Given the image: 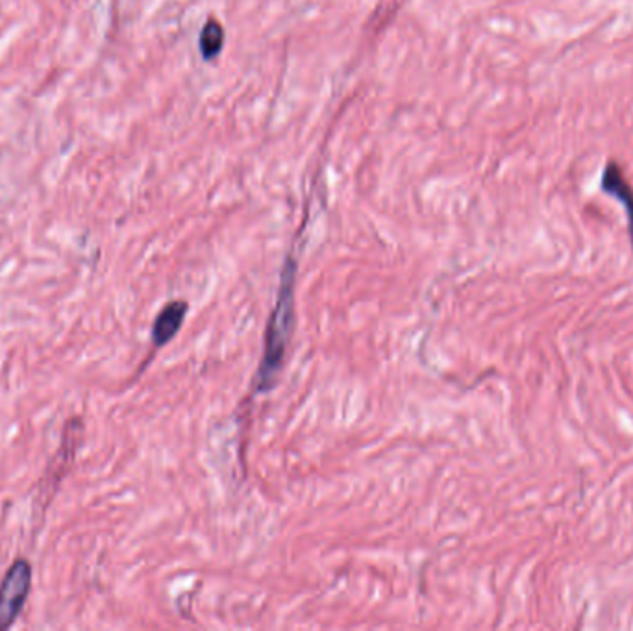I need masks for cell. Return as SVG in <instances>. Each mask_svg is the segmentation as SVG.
<instances>
[{
  "label": "cell",
  "mask_w": 633,
  "mask_h": 631,
  "mask_svg": "<svg viewBox=\"0 0 633 631\" xmlns=\"http://www.w3.org/2000/svg\"><path fill=\"white\" fill-rule=\"evenodd\" d=\"M295 274H297V263L289 258L284 265L276 306L267 328L263 358L256 374V389L260 393H267L273 389L276 378L284 367L287 345H289L291 330L295 324Z\"/></svg>",
  "instance_id": "6da1fadb"
},
{
  "label": "cell",
  "mask_w": 633,
  "mask_h": 631,
  "mask_svg": "<svg viewBox=\"0 0 633 631\" xmlns=\"http://www.w3.org/2000/svg\"><path fill=\"white\" fill-rule=\"evenodd\" d=\"M224 47V28L217 19H208L200 32L199 49L204 60H215Z\"/></svg>",
  "instance_id": "5b68a950"
},
{
  "label": "cell",
  "mask_w": 633,
  "mask_h": 631,
  "mask_svg": "<svg viewBox=\"0 0 633 631\" xmlns=\"http://www.w3.org/2000/svg\"><path fill=\"white\" fill-rule=\"evenodd\" d=\"M602 189L609 193L611 197L619 198L622 206L626 208V217H628V226H630V236H632L633 243V189L628 184L621 167L615 161H609V165L604 171Z\"/></svg>",
  "instance_id": "277c9868"
},
{
  "label": "cell",
  "mask_w": 633,
  "mask_h": 631,
  "mask_svg": "<svg viewBox=\"0 0 633 631\" xmlns=\"http://www.w3.org/2000/svg\"><path fill=\"white\" fill-rule=\"evenodd\" d=\"M32 585V569L26 559H17L0 583V631L8 630L25 607Z\"/></svg>",
  "instance_id": "7a4b0ae2"
},
{
  "label": "cell",
  "mask_w": 633,
  "mask_h": 631,
  "mask_svg": "<svg viewBox=\"0 0 633 631\" xmlns=\"http://www.w3.org/2000/svg\"><path fill=\"white\" fill-rule=\"evenodd\" d=\"M187 315V302L184 300H174L169 302L160 315L156 317L154 328H152V341L156 347L167 345L174 335L178 334V330L182 328L184 319Z\"/></svg>",
  "instance_id": "3957f363"
}]
</instances>
